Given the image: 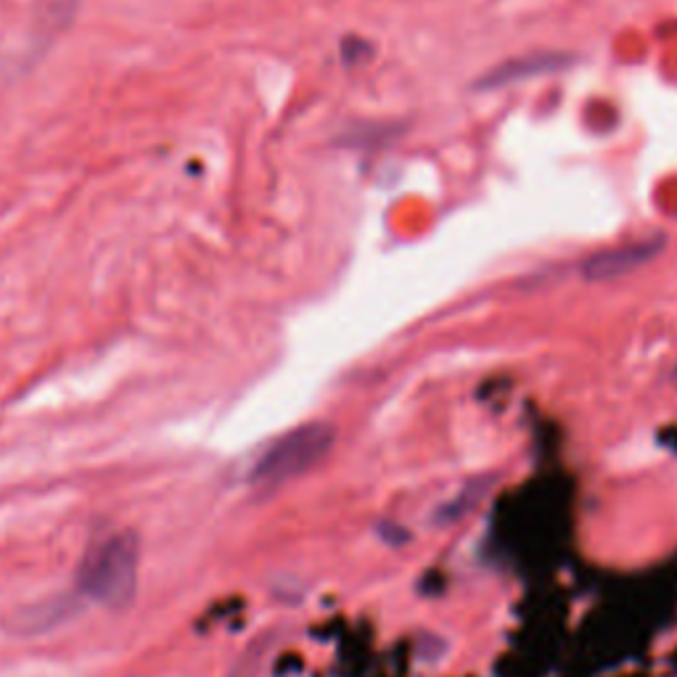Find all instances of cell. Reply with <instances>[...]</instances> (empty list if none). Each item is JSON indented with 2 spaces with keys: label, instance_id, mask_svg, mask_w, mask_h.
I'll return each mask as SVG.
<instances>
[{
  "label": "cell",
  "instance_id": "cell-1",
  "mask_svg": "<svg viewBox=\"0 0 677 677\" xmlns=\"http://www.w3.org/2000/svg\"><path fill=\"white\" fill-rule=\"evenodd\" d=\"M140 538L133 529L112 535L83 559L77 569V593L101 606L122 609L136 601Z\"/></svg>",
  "mask_w": 677,
  "mask_h": 677
},
{
  "label": "cell",
  "instance_id": "cell-2",
  "mask_svg": "<svg viewBox=\"0 0 677 677\" xmlns=\"http://www.w3.org/2000/svg\"><path fill=\"white\" fill-rule=\"evenodd\" d=\"M334 444V429L326 424H308L299 426V429L289 431L265 453L260 455V461L252 468V485L262 487V490H273L280 487L284 481L302 477L304 472H310L313 466L326 459V453Z\"/></svg>",
  "mask_w": 677,
  "mask_h": 677
},
{
  "label": "cell",
  "instance_id": "cell-3",
  "mask_svg": "<svg viewBox=\"0 0 677 677\" xmlns=\"http://www.w3.org/2000/svg\"><path fill=\"white\" fill-rule=\"evenodd\" d=\"M664 249V236L656 239H643L632 243H622V247L603 249L585 262V276L590 280H612L630 276V273L640 271L643 265H649L651 260L659 258Z\"/></svg>",
  "mask_w": 677,
  "mask_h": 677
},
{
  "label": "cell",
  "instance_id": "cell-4",
  "mask_svg": "<svg viewBox=\"0 0 677 677\" xmlns=\"http://www.w3.org/2000/svg\"><path fill=\"white\" fill-rule=\"evenodd\" d=\"M72 612H77V603L72 601L70 595L46 598V601H38V603H33V606L20 609V612L14 614V619H11V630L24 632V636L53 630V627H59Z\"/></svg>",
  "mask_w": 677,
  "mask_h": 677
}]
</instances>
